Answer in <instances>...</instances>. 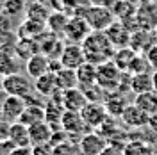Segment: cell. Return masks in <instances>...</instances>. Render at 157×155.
I'll list each match as a JSON object with an SVG mask.
<instances>
[{
	"mask_svg": "<svg viewBox=\"0 0 157 155\" xmlns=\"http://www.w3.org/2000/svg\"><path fill=\"white\" fill-rule=\"evenodd\" d=\"M78 146H80V152L82 155H100L102 150L107 146V141L105 137H102L98 132H88L80 137L78 141Z\"/></svg>",
	"mask_w": 157,
	"mask_h": 155,
	"instance_id": "14",
	"label": "cell"
},
{
	"mask_svg": "<svg viewBox=\"0 0 157 155\" xmlns=\"http://www.w3.org/2000/svg\"><path fill=\"white\" fill-rule=\"evenodd\" d=\"M128 73H130V75H137V73H152V66H150V62H148V59H147L145 54H137L136 57H134L130 68H128Z\"/></svg>",
	"mask_w": 157,
	"mask_h": 155,
	"instance_id": "33",
	"label": "cell"
},
{
	"mask_svg": "<svg viewBox=\"0 0 157 155\" xmlns=\"http://www.w3.org/2000/svg\"><path fill=\"white\" fill-rule=\"evenodd\" d=\"M145 55H147V59H148V62H150V66H152V70L155 71V70H157V43L148 50Z\"/></svg>",
	"mask_w": 157,
	"mask_h": 155,
	"instance_id": "39",
	"label": "cell"
},
{
	"mask_svg": "<svg viewBox=\"0 0 157 155\" xmlns=\"http://www.w3.org/2000/svg\"><path fill=\"white\" fill-rule=\"evenodd\" d=\"M154 32H155V38H157V27H155V30H154Z\"/></svg>",
	"mask_w": 157,
	"mask_h": 155,
	"instance_id": "48",
	"label": "cell"
},
{
	"mask_svg": "<svg viewBox=\"0 0 157 155\" xmlns=\"http://www.w3.org/2000/svg\"><path fill=\"white\" fill-rule=\"evenodd\" d=\"M14 54H16V57L18 59H25V61H29L32 55L39 54L38 39L36 38H20Z\"/></svg>",
	"mask_w": 157,
	"mask_h": 155,
	"instance_id": "23",
	"label": "cell"
},
{
	"mask_svg": "<svg viewBox=\"0 0 157 155\" xmlns=\"http://www.w3.org/2000/svg\"><path fill=\"white\" fill-rule=\"evenodd\" d=\"M136 55H137V52H134L130 47L116 48L114 55H113V62H114L121 71H128V68H130V64H132V61H134Z\"/></svg>",
	"mask_w": 157,
	"mask_h": 155,
	"instance_id": "28",
	"label": "cell"
},
{
	"mask_svg": "<svg viewBox=\"0 0 157 155\" xmlns=\"http://www.w3.org/2000/svg\"><path fill=\"white\" fill-rule=\"evenodd\" d=\"M0 87L6 95L11 96H20V98H27L32 95V84H30L29 77L25 75H20V73H13L7 77H2Z\"/></svg>",
	"mask_w": 157,
	"mask_h": 155,
	"instance_id": "4",
	"label": "cell"
},
{
	"mask_svg": "<svg viewBox=\"0 0 157 155\" xmlns=\"http://www.w3.org/2000/svg\"><path fill=\"white\" fill-rule=\"evenodd\" d=\"M61 127H63V130L68 132L70 141L77 139V143L80 141V137L84 136V134L91 132V128L86 125L82 114L80 112H73V111H64V114L61 118Z\"/></svg>",
	"mask_w": 157,
	"mask_h": 155,
	"instance_id": "5",
	"label": "cell"
},
{
	"mask_svg": "<svg viewBox=\"0 0 157 155\" xmlns=\"http://www.w3.org/2000/svg\"><path fill=\"white\" fill-rule=\"evenodd\" d=\"M34 89H36V93L41 95V96L52 98L57 91H61V87H59V80H57V73L48 71V73L41 75L39 78H36Z\"/></svg>",
	"mask_w": 157,
	"mask_h": 155,
	"instance_id": "16",
	"label": "cell"
},
{
	"mask_svg": "<svg viewBox=\"0 0 157 155\" xmlns=\"http://www.w3.org/2000/svg\"><path fill=\"white\" fill-rule=\"evenodd\" d=\"M9 141L16 148H25V146H32L30 143V132L29 127L23 125L21 121H14L11 123V130H9Z\"/></svg>",
	"mask_w": 157,
	"mask_h": 155,
	"instance_id": "19",
	"label": "cell"
},
{
	"mask_svg": "<svg viewBox=\"0 0 157 155\" xmlns=\"http://www.w3.org/2000/svg\"><path fill=\"white\" fill-rule=\"evenodd\" d=\"M13 73H18V59L16 54L11 52H2L0 50V75L7 77Z\"/></svg>",
	"mask_w": 157,
	"mask_h": 155,
	"instance_id": "29",
	"label": "cell"
},
{
	"mask_svg": "<svg viewBox=\"0 0 157 155\" xmlns=\"http://www.w3.org/2000/svg\"><path fill=\"white\" fill-rule=\"evenodd\" d=\"M80 114H82L86 125H88L91 130H93V128H98V127L109 118L107 109H105V105H104L102 102H88L86 107L80 111Z\"/></svg>",
	"mask_w": 157,
	"mask_h": 155,
	"instance_id": "7",
	"label": "cell"
},
{
	"mask_svg": "<svg viewBox=\"0 0 157 155\" xmlns=\"http://www.w3.org/2000/svg\"><path fill=\"white\" fill-rule=\"evenodd\" d=\"M59 61H61L63 68H68V70L80 68V66L86 62V55H84L82 45H77V43H68V45H64Z\"/></svg>",
	"mask_w": 157,
	"mask_h": 155,
	"instance_id": "8",
	"label": "cell"
},
{
	"mask_svg": "<svg viewBox=\"0 0 157 155\" xmlns=\"http://www.w3.org/2000/svg\"><path fill=\"white\" fill-rule=\"evenodd\" d=\"M147 127L152 130V134H157V112H155V114H150V116H148Z\"/></svg>",
	"mask_w": 157,
	"mask_h": 155,
	"instance_id": "43",
	"label": "cell"
},
{
	"mask_svg": "<svg viewBox=\"0 0 157 155\" xmlns=\"http://www.w3.org/2000/svg\"><path fill=\"white\" fill-rule=\"evenodd\" d=\"M82 50H84L86 61L97 64V66L107 62V61H113V55L116 52L114 45L109 41L107 34L102 32V30H93L88 38L84 39Z\"/></svg>",
	"mask_w": 157,
	"mask_h": 155,
	"instance_id": "1",
	"label": "cell"
},
{
	"mask_svg": "<svg viewBox=\"0 0 157 155\" xmlns=\"http://www.w3.org/2000/svg\"><path fill=\"white\" fill-rule=\"evenodd\" d=\"M152 82H154V89L157 91V70L152 71Z\"/></svg>",
	"mask_w": 157,
	"mask_h": 155,
	"instance_id": "45",
	"label": "cell"
},
{
	"mask_svg": "<svg viewBox=\"0 0 157 155\" xmlns=\"http://www.w3.org/2000/svg\"><path fill=\"white\" fill-rule=\"evenodd\" d=\"M25 70H27V77L30 78H39L41 75L48 73L50 71V59L45 55V54H36L25 62Z\"/></svg>",
	"mask_w": 157,
	"mask_h": 155,
	"instance_id": "17",
	"label": "cell"
},
{
	"mask_svg": "<svg viewBox=\"0 0 157 155\" xmlns=\"http://www.w3.org/2000/svg\"><path fill=\"white\" fill-rule=\"evenodd\" d=\"M123 155H154V153H152V148L147 145V141L128 139V143L123 148Z\"/></svg>",
	"mask_w": 157,
	"mask_h": 155,
	"instance_id": "31",
	"label": "cell"
},
{
	"mask_svg": "<svg viewBox=\"0 0 157 155\" xmlns=\"http://www.w3.org/2000/svg\"><path fill=\"white\" fill-rule=\"evenodd\" d=\"M61 100H63L64 111H73V112H80L89 102L80 87H71L66 91H61Z\"/></svg>",
	"mask_w": 157,
	"mask_h": 155,
	"instance_id": "13",
	"label": "cell"
},
{
	"mask_svg": "<svg viewBox=\"0 0 157 155\" xmlns=\"http://www.w3.org/2000/svg\"><path fill=\"white\" fill-rule=\"evenodd\" d=\"M93 30L89 27V23L86 21L84 16H70L68 25L64 29V38L68 39V43H77V45H82L84 39L88 38Z\"/></svg>",
	"mask_w": 157,
	"mask_h": 155,
	"instance_id": "6",
	"label": "cell"
},
{
	"mask_svg": "<svg viewBox=\"0 0 157 155\" xmlns=\"http://www.w3.org/2000/svg\"><path fill=\"white\" fill-rule=\"evenodd\" d=\"M27 11V18H32V20H41V21H47L50 16V11L48 7L43 4V2H39V0H34L30 6L25 7Z\"/></svg>",
	"mask_w": 157,
	"mask_h": 155,
	"instance_id": "32",
	"label": "cell"
},
{
	"mask_svg": "<svg viewBox=\"0 0 157 155\" xmlns=\"http://www.w3.org/2000/svg\"><path fill=\"white\" fill-rule=\"evenodd\" d=\"M154 155H157V153H154Z\"/></svg>",
	"mask_w": 157,
	"mask_h": 155,
	"instance_id": "49",
	"label": "cell"
},
{
	"mask_svg": "<svg viewBox=\"0 0 157 155\" xmlns=\"http://www.w3.org/2000/svg\"><path fill=\"white\" fill-rule=\"evenodd\" d=\"M25 107H27V100L25 98H20V96H7L2 100V112H4V116L6 119L9 121V123H14V121H18L20 116H21V112L25 111Z\"/></svg>",
	"mask_w": 157,
	"mask_h": 155,
	"instance_id": "12",
	"label": "cell"
},
{
	"mask_svg": "<svg viewBox=\"0 0 157 155\" xmlns=\"http://www.w3.org/2000/svg\"><path fill=\"white\" fill-rule=\"evenodd\" d=\"M30 132V143L34 145H45V143H50L52 139V134H54V127H50L47 121H41V123H36V125L29 127Z\"/></svg>",
	"mask_w": 157,
	"mask_h": 155,
	"instance_id": "20",
	"label": "cell"
},
{
	"mask_svg": "<svg viewBox=\"0 0 157 155\" xmlns=\"http://www.w3.org/2000/svg\"><path fill=\"white\" fill-rule=\"evenodd\" d=\"M154 89V82H152V73H137L132 75L130 78V91L134 95H141Z\"/></svg>",
	"mask_w": 157,
	"mask_h": 155,
	"instance_id": "27",
	"label": "cell"
},
{
	"mask_svg": "<svg viewBox=\"0 0 157 155\" xmlns=\"http://www.w3.org/2000/svg\"><path fill=\"white\" fill-rule=\"evenodd\" d=\"M104 32L107 34L109 41L114 45V48H123V47H128V43H130V34H132V30L128 29L123 21H120V20L113 21Z\"/></svg>",
	"mask_w": 157,
	"mask_h": 155,
	"instance_id": "9",
	"label": "cell"
},
{
	"mask_svg": "<svg viewBox=\"0 0 157 155\" xmlns=\"http://www.w3.org/2000/svg\"><path fill=\"white\" fill-rule=\"evenodd\" d=\"M78 4H82V6H89L91 4V0H77Z\"/></svg>",
	"mask_w": 157,
	"mask_h": 155,
	"instance_id": "47",
	"label": "cell"
},
{
	"mask_svg": "<svg viewBox=\"0 0 157 155\" xmlns=\"http://www.w3.org/2000/svg\"><path fill=\"white\" fill-rule=\"evenodd\" d=\"M104 105H105V109H107L109 116L120 118L121 114H123V111H125L130 104L127 102V98H125L123 93L114 91V93H107V95H105V102H104Z\"/></svg>",
	"mask_w": 157,
	"mask_h": 155,
	"instance_id": "18",
	"label": "cell"
},
{
	"mask_svg": "<svg viewBox=\"0 0 157 155\" xmlns=\"http://www.w3.org/2000/svg\"><path fill=\"white\" fill-rule=\"evenodd\" d=\"M82 16L89 23L91 30H102V32L107 29L113 21H116V16H114L113 9L104 7V6H93V4H89L86 7Z\"/></svg>",
	"mask_w": 157,
	"mask_h": 155,
	"instance_id": "3",
	"label": "cell"
},
{
	"mask_svg": "<svg viewBox=\"0 0 157 155\" xmlns=\"http://www.w3.org/2000/svg\"><path fill=\"white\" fill-rule=\"evenodd\" d=\"M18 121H21L23 125L32 127L36 123L45 121V105H39V104H27L25 111L21 112Z\"/></svg>",
	"mask_w": 157,
	"mask_h": 155,
	"instance_id": "21",
	"label": "cell"
},
{
	"mask_svg": "<svg viewBox=\"0 0 157 155\" xmlns=\"http://www.w3.org/2000/svg\"><path fill=\"white\" fill-rule=\"evenodd\" d=\"M68 20L70 16L64 11H54V13H50L48 20H47V29L54 32L56 36H63L66 25H68Z\"/></svg>",
	"mask_w": 157,
	"mask_h": 155,
	"instance_id": "24",
	"label": "cell"
},
{
	"mask_svg": "<svg viewBox=\"0 0 157 155\" xmlns=\"http://www.w3.org/2000/svg\"><path fill=\"white\" fill-rule=\"evenodd\" d=\"M9 130H11V123L9 121H6L4 125H0V141L9 139Z\"/></svg>",
	"mask_w": 157,
	"mask_h": 155,
	"instance_id": "42",
	"label": "cell"
},
{
	"mask_svg": "<svg viewBox=\"0 0 157 155\" xmlns=\"http://www.w3.org/2000/svg\"><path fill=\"white\" fill-rule=\"evenodd\" d=\"M7 119H6V116H4V112H2V109H0V125H4Z\"/></svg>",
	"mask_w": 157,
	"mask_h": 155,
	"instance_id": "46",
	"label": "cell"
},
{
	"mask_svg": "<svg viewBox=\"0 0 157 155\" xmlns=\"http://www.w3.org/2000/svg\"><path fill=\"white\" fill-rule=\"evenodd\" d=\"M134 104H136L141 111H145L147 114H155L157 112V91L152 89V91H147V93L136 95Z\"/></svg>",
	"mask_w": 157,
	"mask_h": 155,
	"instance_id": "25",
	"label": "cell"
},
{
	"mask_svg": "<svg viewBox=\"0 0 157 155\" xmlns=\"http://www.w3.org/2000/svg\"><path fill=\"white\" fill-rule=\"evenodd\" d=\"M148 116L150 114H147L145 111H141L136 104H130L123 111V114L120 116V119H121L123 127H127V128H143L148 123Z\"/></svg>",
	"mask_w": 157,
	"mask_h": 155,
	"instance_id": "15",
	"label": "cell"
},
{
	"mask_svg": "<svg viewBox=\"0 0 157 155\" xmlns=\"http://www.w3.org/2000/svg\"><path fill=\"white\" fill-rule=\"evenodd\" d=\"M54 155H82V152H80L78 143L68 139V141H64L61 145L54 146Z\"/></svg>",
	"mask_w": 157,
	"mask_h": 155,
	"instance_id": "35",
	"label": "cell"
},
{
	"mask_svg": "<svg viewBox=\"0 0 157 155\" xmlns=\"http://www.w3.org/2000/svg\"><path fill=\"white\" fill-rule=\"evenodd\" d=\"M154 41H157L154 30L137 29L130 34V43H128V47L134 50V52H137V54H147L148 50L155 45Z\"/></svg>",
	"mask_w": 157,
	"mask_h": 155,
	"instance_id": "11",
	"label": "cell"
},
{
	"mask_svg": "<svg viewBox=\"0 0 157 155\" xmlns=\"http://www.w3.org/2000/svg\"><path fill=\"white\" fill-rule=\"evenodd\" d=\"M57 80H59L61 91H66V89H71V87H78L77 71H75V70L61 68L57 71Z\"/></svg>",
	"mask_w": 157,
	"mask_h": 155,
	"instance_id": "30",
	"label": "cell"
},
{
	"mask_svg": "<svg viewBox=\"0 0 157 155\" xmlns=\"http://www.w3.org/2000/svg\"><path fill=\"white\" fill-rule=\"evenodd\" d=\"M136 25H137V29L155 30V27H157V4L148 2L145 6H139L137 7Z\"/></svg>",
	"mask_w": 157,
	"mask_h": 155,
	"instance_id": "10",
	"label": "cell"
},
{
	"mask_svg": "<svg viewBox=\"0 0 157 155\" xmlns=\"http://www.w3.org/2000/svg\"><path fill=\"white\" fill-rule=\"evenodd\" d=\"M11 155H32V146H25V148H14Z\"/></svg>",
	"mask_w": 157,
	"mask_h": 155,
	"instance_id": "44",
	"label": "cell"
},
{
	"mask_svg": "<svg viewBox=\"0 0 157 155\" xmlns=\"http://www.w3.org/2000/svg\"><path fill=\"white\" fill-rule=\"evenodd\" d=\"M25 0H6L4 2V7L2 11L9 16H16V14H21L25 11Z\"/></svg>",
	"mask_w": 157,
	"mask_h": 155,
	"instance_id": "36",
	"label": "cell"
},
{
	"mask_svg": "<svg viewBox=\"0 0 157 155\" xmlns=\"http://www.w3.org/2000/svg\"><path fill=\"white\" fill-rule=\"evenodd\" d=\"M32 155H54V146L50 145V143L34 145L32 146Z\"/></svg>",
	"mask_w": 157,
	"mask_h": 155,
	"instance_id": "37",
	"label": "cell"
},
{
	"mask_svg": "<svg viewBox=\"0 0 157 155\" xmlns=\"http://www.w3.org/2000/svg\"><path fill=\"white\" fill-rule=\"evenodd\" d=\"M121 70L118 68L113 61H107L104 64L97 66V84L107 93H114L120 87V78H121Z\"/></svg>",
	"mask_w": 157,
	"mask_h": 155,
	"instance_id": "2",
	"label": "cell"
},
{
	"mask_svg": "<svg viewBox=\"0 0 157 155\" xmlns=\"http://www.w3.org/2000/svg\"><path fill=\"white\" fill-rule=\"evenodd\" d=\"M47 29V21L41 20H32V18H25V21L20 27L18 36L20 38H39Z\"/></svg>",
	"mask_w": 157,
	"mask_h": 155,
	"instance_id": "22",
	"label": "cell"
},
{
	"mask_svg": "<svg viewBox=\"0 0 157 155\" xmlns=\"http://www.w3.org/2000/svg\"><path fill=\"white\" fill-rule=\"evenodd\" d=\"M11 27H13V25H11V16L6 14L4 11H0V34H2V32H9V30H13Z\"/></svg>",
	"mask_w": 157,
	"mask_h": 155,
	"instance_id": "38",
	"label": "cell"
},
{
	"mask_svg": "<svg viewBox=\"0 0 157 155\" xmlns=\"http://www.w3.org/2000/svg\"><path fill=\"white\" fill-rule=\"evenodd\" d=\"M18 32H2L0 34V50L2 52H11V54H14V50H16V45H18Z\"/></svg>",
	"mask_w": 157,
	"mask_h": 155,
	"instance_id": "34",
	"label": "cell"
},
{
	"mask_svg": "<svg viewBox=\"0 0 157 155\" xmlns=\"http://www.w3.org/2000/svg\"><path fill=\"white\" fill-rule=\"evenodd\" d=\"M100 155H123V148L107 143V146L102 150V153H100Z\"/></svg>",
	"mask_w": 157,
	"mask_h": 155,
	"instance_id": "40",
	"label": "cell"
},
{
	"mask_svg": "<svg viewBox=\"0 0 157 155\" xmlns=\"http://www.w3.org/2000/svg\"><path fill=\"white\" fill-rule=\"evenodd\" d=\"M75 71H77L78 87L97 84V64H93V62H88V61H86V62H84L80 68H77Z\"/></svg>",
	"mask_w": 157,
	"mask_h": 155,
	"instance_id": "26",
	"label": "cell"
},
{
	"mask_svg": "<svg viewBox=\"0 0 157 155\" xmlns=\"http://www.w3.org/2000/svg\"><path fill=\"white\" fill-rule=\"evenodd\" d=\"M14 148H16V146L13 145L9 139H6V141H0V155H11Z\"/></svg>",
	"mask_w": 157,
	"mask_h": 155,
	"instance_id": "41",
	"label": "cell"
}]
</instances>
